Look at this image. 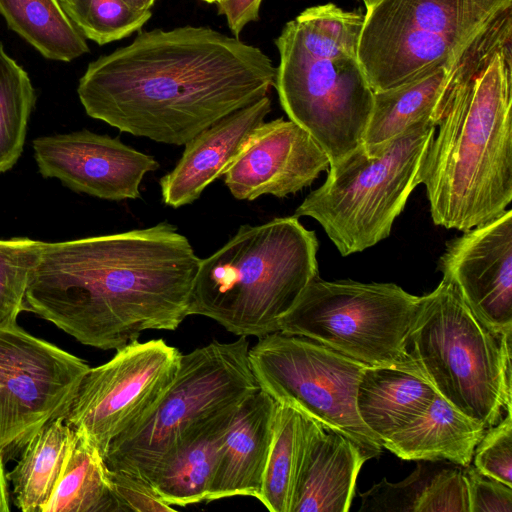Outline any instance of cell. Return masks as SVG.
Segmentation results:
<instances>
[{
    "instance_id": "1",
    "label": "cell",
    "mask_w": 512,
    "mask_h": 512,
    "mask_svg": "<svg viewBox=\"0 0 512 512\" xmlns=\"http://www.w3.org/2000/svg\"><path fill=\"white\" fill-rule=\"evenodd\" d=\"M275 77L276 67L259 48L188 25L140 32L90 62L77 94L91 118L179 146L266 96Z\"/></svg>"
},
{
    "instance_id": "2",
    "label": "cell",
    "mask_w": 512,
    "mask_h": 512,
    "mask_svg": "<svg viewBox=\"0 0 512 512\" xmlns=\"http://www.w3.org/2000/svg\"><path fill=\"white\" fill-rule=\"evenodd\" d=\"M200 258L168 222L44 242L22 306L83 345L118 349L188 316Z\"/></svg>"
},
{
    "instance_id": "3",
    "label": "cell",
    "mask_w": 512,
    "mask_h": 512,
    "mask_svg": "<svg viewBox=\"0 0 512 512\" xmlns=\"http://www.w3.org/2000/svg\"><path fill=\"white\" fill-rule=\"evenodd\" d=\"M512 8L449 63L448 106L422 168L435 225L468 231L512 200Z\"/></svg>"
},
{
    "instance_id": "4",
    "label": "cell",
    "mask_w": 512,
    "mask_h": 512,
    "mask_svg": "<svg viewBox=\"0 0 512 512\" xmlns=\"http://www.w3.org/2000/svg\"><path fill=\"white\" fill-rule=\"evenodd\" d=\"M364 14L333 3L312 6L275 40L274 87L289 117L327 154L330 165L357 148L372 113V90L358 58Z\"/></svg>"
},
{
    "instance_id": "5",
    "label": "cell",
    "mask_w": 512,
    "mask_h": 512,
    "mask_svg": "<svg viewBox=\"0 0 512 512\" xmlns=\"http://www.w3.org/2000/svg\"><path fill=\"white\" fill-rule=\"evenodd\" d=\"M315 231L296 216L242 225L200 259L187 314L210 318L238 336L279 331V320L319 276Z\"/></svg>"
},
{
    "instance_id": "6",
    "label": "cell",
    "mask_w": 512,
    "mask_h": 512,
    "mask_svg": "<svg viewBox=\"0 0 512 512\" xmlns=\"http://www.w3.org/2000/svg\"><path fill=\"white\" fill-rule=\"evenodd\" d=\"M511 338L482 323L442 279L420 297L406 345L410 373L488 429L512 408Z\"/></svg>"
},
{
    "instance_id": "7",
    "label": "cell",
    "mask_w": 512,
    "mask_h": 512,
    "mask_svg": "<svg viewBox=\"0 0 512 512\" xmlns=\"http://www.w3.org/2000/svg\"><path fill=\"white\" fill-rule=\"evenodd\" d=\"M436 126L414 125L377 145L361 143L330 165L325 182L294 216L315 219L342 256L362 252L390 235L422 168Z\"/></svg>"
},
{
    "instance_id": "8",
    "label": "cell",
    "mask_w": 512,
    "mask_h": 512,
    "mask_svg": "<svg viewBox=\"0 0 512 512\" xmlns=\"http://www.w3.org/2000/svg\"><path fill=\"white\" fill-rule=\"evenodd\" d=\"M247 337L212 341L181 354L177 373L153 411L110 443L105 463L148 483L182 437L197 423L237 406L259 390Z\"/></svg>"
},
{
    "instance_id": "9",
    "label": "cell",
    "mask_w": 512,
    "mask_h": 512,
    "mask_svg": "<svg viewBox=\"0 0 512 512\" xmlns=\"http://www.w3.org/2000/svg\"><path fill=\"white\" fill-rule=\"evenodd\" d=\"M358 58L374 92L446 64L512 0H367Z\"/></svg>"
},
{
    "instance_id": "10",
    "label": "cell",
    "mask_w": 512,
    "mask_h": 512,
    "mask_svg": "<svg viewBox=\"0 0 512 512\" xmlns=\"http://www.w3.org/2000/svg\"><path fill=\"white\" fill-rule=\"evenodd\" d=\"M419 301L394 283L317 276L278 326L282 333L310 338L367 365L410 373L406 345Z\"/></svg>"
},
{
    "instance_id": "11",
    "label": "cell",
    "mask_w": 512,
    "mask_h": 512,
    "mask_svg": "<svg viewBox=\"0 0 512 512\" xmlns=\"http://www.w3.org/2000/svg\"><path fill=\"white\" fill-rule=\"evenodd\" d=\"M248 359L259 389L276 402L349 438L369 459L381 454V441L356 409L357 387L367 364L310 338L280 331L260 337Z\"/></svg>"
},
{
    "instance_id": "12",
    "label": "cell",
    "mask_w": 512,
    "mask_h": 512,
    "mask_svg": "<svg viewBox=\"0 0 512 512\" xmlns=\"http://www.w3.org/2000/svg\"><path fill=\"white\" fill-rule=\"evenodd\" d=\"M89 368L16 317L0 322V449L21 451L42 427L65 418Z\"/></svg>"
},
{
    "instance_id": "13",
    "label": "cell",
    "mask_w": 512,
    "mask_h": 512,
    "mask_svg": "<svg viewBox=\"0 0 512 512\" xmlns=\"http://www.w3.org/2000/svg\"><path fill=\"white\" fill-rule=\"evenodd\" d=\"M179 350L163 339L135 340L84 375L65 417L105 459L110 443L147 417L171 385Z\"/></svg>"
},
{
    "instance_id": "14",
    "label": "cell",
    "mask_w": 512,
    "mask_h": 512,
    "mask_svg": "<svg viewBox=\"0 0 512 512\" xmlns=\"http://www.w3.org/2000/svg\"><path fill=\"white\" fill-rule=\"evenodd\" d=\"M33 150L44 178L106 200L139 198L144 176L159 168L152 156L88 130L38 137Z\"/></svg>"
},
{
    "instance_id": "15",
    "label": "cell",
    "mask_w": 512,
    "mask_h": 512,
    "mask_svg": "<svg viewBox=\"0 0 512 512\" xmlns=\"http://www.w3.org/2000/svg\"><path fill=\"white\" fill-rule=\"evenodd\" d=\"M439 270L482 323L512 332L511 209L448 241Z\"/></svg>"
},
{
    "instance_id": "16",
    "label": "cell",
    "mask_w": 512,
    "mask_h": 512,
    "mask_svg": "<svg viewBox=\"0 0 512 512\" xmlns=\"http://www.w3.org/2000/svg\"><path fill=\"white\" fill-rule=\"evenodd\" d=\"M329 167L327 154L307 131L278 118L254 129L222 176L234 198L251 201L295 194Z\"/></svg>"
},
{
    "instance_id": "17",
    "label": "cell",
    "mask_w": 512,
    "mask_h": 512,
    "mask_svg": "<svg viewBox=\"0 0 512 512\" xmlns=\"http://www.w3.org/2000/svg\"><path fill=\"white\" fill-rule=\"evenodd\" d=\"M271 111L268 95L205 128L187 143L176 166L160 179L165 205L179 208L193 203L222 176L246 138Z\"/></svg>"
},
{
    "instance_id": "18",
    "label": "cell",
    "mask_w": 512,
    "mask_h": 512,
    "mask_svg": "<svg viewBox=\"0 0 512 512\" xmlns=\"http://www.w3.org/2000/svg\"><path fill=\"white\" fill-rule=\"evenodd\" d=\"M278 403L259 389L237 407L223 437L207 502L258 498L270 452Z\"/></svg>"
},
{
    "instance_id": "19",
    "label": "cell",
    "mask_w": 512,
    "mask_h": 512,
    "mask_svg": "<svg viewBox=\"0 0 512 512\" xmlns=\"http://www.w3.org/2000/svg\"><path fill=\"white\" fill-rule=\"evenodd\" d=\"M368 459L349 438L310 419L291 512H348Z\"/></svg>"
},
{
    "instance_id": "20",
    "label": "cell",
    "mask_w": 512,
    "mask_h": 512,
    "mask_svg": "<svg viewBox=\"0 0 512 512\" xmlns=\"http://www.w3.org/2000/svg\"><path fill=\"white\" fill-rule=\"evenodd\" d=\"M238 405L197 423L157 468L150 484L165 503L185 507L206 500L223 437Z\"/></svg>"
},
{
    "instance_id": "21",
    "label": "cell",
    "mask_w": 512,
    "mask_h": 512,
    "mask_svg": "<svg viewBox=\"0 0 512 512\" xmlns=\"http://www.w3.org/2000/svg\"><path fill=\"white\" fill-rule=\"evenodd\" d=\"M485 430L437 394L422 414L382 445L404 460H447L467 467Z\"/></svg>"
},
{
    "instance_id": "22",
    "label": "cell",
    "mask_w": 512,
    "mask_h": 512,
    "mask_svg": "<svg viewBox=\"0 0 512 512\" xmlns=\"http://www.w3.org/2000/svg\"><path fill=\"white\" fill-rule=\"evenodd\" d=\"M436 395L425 380L407 371L368 365L358 383L356 409L364 425L383 443L422 414Z\"/></svg>"
},
{
    "instance_id": "23",
    "label": "cell",
    "mask_w": 512,
    "mask_h": 512,
    "mask_svg": "<svg viewBox=\"0 0 512 512\" xmlns=\"http://www.w3.org/2000/svg\"><path fill=\"white\" fill-rule=\"evenodd\" d=\"M449 63L431 68L399 86L374 92L373 109L362 143H383L421 123L438 126L448 106Z\"/></svg>"
},
{
    "instance_id": "24",
    "label": "cell",
    "mask_w": 512,
    "mask_h": 512,
    "mask_svg": "<svg viewBox=\"0 0 512 512\" xmlns=\"http://www.w3.org/2000/svg\"><path fill=\"white\" fill-rule=\"evenodd\" d=\"M76 441L65 418L42 427L22 447L7 479L14 504L23 512H41L51 496Z\"/></svg>"
},
{
    "instance_id": "25",
    "label": "cell",
    "mask_w": 512,
    "mask_h": 512,
    "mask_svg": "<svg viewBox=\"0 0 512 512\" xmlns=\"http://www.w3.org/2000/svg\"><path fill=\"white\" fill-rule=\"evenodd\" d=\"M0 14L44 58L70 62L89 52L87 39L57 0H0Z\"/></svg>"
},
{
    "instance_id": "26",
    "label": "cell",
    "mask_w": 512,
    "mask_h": 512,
    "mask_svg": "<svg viewBox=\"0 0 512 512\" xmlns=\"http://www.w3.org/2000/svg\"><path fill=\"white\" fill-rule=\"evenodd\" d=\"M41 512H119L105 459L82 433Z\"/></svg>"
},
{
    "instance_id": "27",
    "label": "cell",
    "mask_w": 512,
    "mask_h": 512,
    "mask_svg": "<svg viewBox=\"0 0 512 512\" xmlns=\"http://www.w3.org/2000/svg\"><path fill=\"white\" fill-rule=\"evenodd\" d=\"M310 419L291 405L278 403L270 452L257 498L271 512H291Z\"/></svg>"
},
{
    "instance_id": "28",
    "label": "cell",
    "mask_w": 512,
    "mask_h": 512,
    "mask_svg": "<svg viewBox=\"0 0 512 512\" xmlns=\"http://www.w3.org/2000/svg\"><path fill=\"white\" fill-rule=\"evenodd\" d=\"M35 103L28 73L0 41V173L10 170L20 158Z\"/></svg>"
},
{
    "instance_id": "29",
    "label": "cell",
    "mask_w": 512,
    "mask_h": 512,
    "mask_svg": "<svg viewBox=\"0 0 512 512\" xmlns=\"http://www.w3.org/2000/svg\"><path fill=\"white\" fill-rule=\"evenodd\" d=\"M43 244L27 237L0 240V322L22 312L29 275Z\"/></svg>"
},
{
    "instance_id": "30",
    "label": "cell",
    "mask_w": 512,
    "mask_h": 512,
    "mask_svg": "<svg viewBox=\"0 0 512 512\" xmlns=\"http://www.w3.org/2000/svg\"><path fill=\"white\" fill-rule=\"evenodd\" d=\"M151 10L133 8L124 0H88L78 29L98 45L121 40L140 30Z\"/></svg>"
},
{
    "instance_id": "31",
    "label": "cell",
    "mask_w": 512,
    "mask_h": 512,
    "mask_svg": "<svg viewBox=\"0 0 512 512\" xmlns=\"http://www.w3.org/2000/svg\"><path fill=\"white\" fill-rule=\"evenodd\" d=\"M434 468L419 464L406 479L390 483L383 478L361 493L359 512H417Z\"/></svg>"
},
{
    "instance_id": "32",
    "label": "cell",
    "mask_w": 512,
    "mask_h": 512,
    "mask_svg": "<svg viewBox=\"0 0 512 512\" xmlns=\"http://www.w3.org/2000/svg\"><path fill=\"white\" fill-rule=\"evenodd\" d=\"M474 467L484 476L512 487V414L511 408L485 433L474 450Z\"/></svg>"
},
{
    "instance_id": "33",
    "label": "cell",
    "mask_w": 512,
    "mask_h": 512,
    "mask_svg": "<svg viewBox=\"0 0 512 512\" xmlns=\"http://www.w3.org/2000/svg\"><path fill=\"white\" fill-rule=\"evenodd\" d=\"M417 512H470L463 467L435 469Z\"/></svg>"
},
{
    "instance_id": "34",
    "label": "cell",
    "mask_w": 512,
    "mask_h": 512,
    "mask_svg": "<svg viewBox=\"0 0 512 512\" xmlns=\"http://www.w3.org/2000/svg\"><path fill=\"white\" fill-rule=\"evenodd\" d=\"M112 492L119 512H171L176 509L165 503L147 481L122 471L109 470Z\"/></svg>"
},
{
    "instance_id": "35",
    "label": "cell",
    "mask_w": 512,
    "mask_h": 512,
    "mask_svg": "<svg viewBox=\"0 0 512 512\" xmlns=\"http://www.w3.org/2000/svg\"><path fill=\"white\" fill-rule=\"evenodd\" d=\"M468 484L470 512H512V487L463 467Z\"/></svg>"
},
{
    "instance_id": "36",
    "label": "cell",
    "mask_w": 512,
    "mask_h": 512,
    "mask_svg": "<svg viewBox=\"0 0 512 512\" xmlns=\"http://www.w3.org/2000/svg\"><path fill=\"white\" fill-rule=\"evenodd\" d=\"M263 0H224L217 4L218 14L226 18L227 25L238 37L244 27L259 19Z\"/></svg>"
},
{
    "instance_id": "37",
    "label": "cell",
    "mask_w": 512,
    "mask_h": 512,
    "mask_svg": "<svg viewBox=\"0 0 512 512\" xmlns=\"http://www.w3.org/2000/svg\"><path fill=\"white\" fill-rule=\"evenodd\" d=\"M5 453L0 449V512L10 511V490L5 470Z\"/></svg>"
},
{
    "instance_id": "38",
    "label": "cell",
    "mask_w": 512,
    "mask_h": 512,
    "mask_svg": "<svg viewBox=\"0 0 512 512\" xmlns=\"http://www.w3.org/2000/svg\"><path fill=\"white\" fill-rule=\"evenodd\" d=\"M68 17L78 26L87 7L88 0H57ZM78 28V27H77Z\"/></svg>"
},
{
    "instance_id": "39",
    "label": "cell",
    "mask_w": 512,
    "mask_h": 512,
    "mask_svg": "<svg viewBox=\"0 0 512 512\" xmlns=\"http://www.w3.org/2000/svg\"><path fill=\"white\" fill-rule=\"evenodd\" d=\"M133 8L139 10H151V7L154 5L156 0H124Z\"/></svg>"
},
{
    "instance_id": "40",
    "label": "cell",
    "mask_w": 512,
    "mask_h": 512,
    "mask_svg": "<svg viewBox=\"0 0 512 512\" xmlns=\"http://www.w3.org/2000/svg\"><path fill=\"white\" fill-rule=\"evenodd\" d=\"M202 1L207 2V3H210V4H212V3H216V4H218V3H220V2H222V1H224V0H202Z\"/></svg>"
},
{
    "instance_id": "41",
    "label": "cell",
    "mask_w": 512,
    "mask_h": 512,
    "mask_svg": "<svg viewBox=\"0 0 512 512\" xmlns=\"http://www.w3.org/2000/svg\"><path fill=\"white\" fill-rule=\"evenodd\" d=\"M361 1L366 2L367 0H361Z\"/></svg>"
}]
</instances>
